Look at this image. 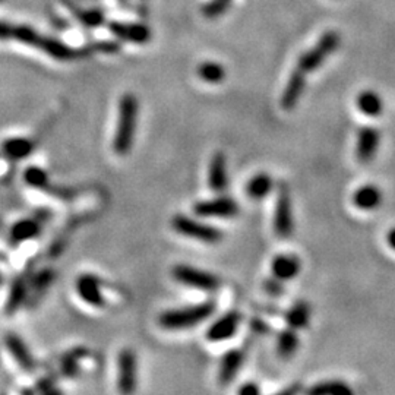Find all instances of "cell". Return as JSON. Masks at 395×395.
I'll return each instance as SVG.
<instances>
[{"instance_id":"6da1fadb","label":"cell","mask_w":395,"mask_h":395,"mask_svg":"<svg viewBox=\"0 0 395 395\" xmlns=\"http://www.w3.org/2000/svg\"><path fill=\"white\" fill-rule=\"evenodd\" d=\"M140 105L132 94H125L119 103L117 129L113 140V149L117 156H126L133 144L136 120H138Z\"/></svg>"},{"instance_id":"7a4b0ae2","label":"cell","mask_w":395,"mask_h":395,"mask_svg":"<svg viewBox=\"0 0 395 395\" xmlns=\"http://www.w3.org/2000/svg\"><path fill=\"white\" fill-rule=\"evenodd\" d=\"M217 305L212 300L200 303V305L186 306L180 309H173L164 312L158 322L160 327L169 331H180V329H189L195 325L204 322L205 319L214 315Z\"/></svg>"},{"instance_id":"3957f363","label":"cell","mask_w":395,"mask_h":395,"mask_svg":"<svg viewBox=\"0 0 395 395\" xmlns=\"http://www.w3.org/2000/svg\"><path fill=\"white\" fill-rule=\"evenodd\" d=\"M338 43H340V38L336 33H328L322 36L313 45V47H311L309 50H306L299 57L295 69L306 78L309 73L315 72L325 62L328 56L338 47Z\"/></svg>"},{"instance_id":"277c9868","label":"cell","mask_w":395,"mask_h":395,"mask_svg":"<svg viewBox=\"0 0 395 395\" xmlns=\"http://www.w3.org/2000/svg\"><path fill=\"white\" fill-rule=\"evenodd\" d=\"M272 227H274L276 236L283 240L290 239L295 234L293 200H292V192L285 184H281L277 192Z\"/></svg>"},{"instance_id":"5b68a950","label":"cell","mask_w":395,"mask_h":395,"mask_svg":"<svg viewBox=\"0 0 395 395\" xmlns=\"http://www.w3.org/2000/svg\"><path fill=\"white\" fill-rule=\"evenodd\" d=\"M173 229L181 234L195 240H201L208 245H216L223 240V232L214 225L192 220L186 216H176L172 221Z\"/></svg>"},{"instance_id":"8992f818","label":"cell","mask_w":395,"mask_h":395,"mask_svg":"<svg viewBox=\"0 0 395 395\" xmlns=\"http://www.w3.org/2000/svg\"><path fill=\"white\" fill-rule=\"evenodd\" d=\"M173 277L180 284H185L202 292H216L220 288L221 281L211 272L196 269L191 265H177L173 269Z\"/></svg>"},{"instance_id":"52a82bcc","label":"cell","mask_w":395,"mask_h":395,"mask_svg":"<svg viewBox=\"0 0 395 395\" xmlns=\"http://www.w3.org/2000/svg\"><path fill=\"white\" fill-rule=\"evenodd\" d=\"M381 147V132L375 126H362L356 135L355 156L359 164H371Z\"/></svg>"},{"instance_id":"ba28073f","label":"cell","mask_w":395,"mask_h":395,"mask_svg":"<svg viewBox=\"0 0 395 395\" xmlns=\"http://www.w3.org/2000/svg\"><path fill=\"white\" fill-rule=\"evenodd\" d=\"M193 212L200 217L230 218L239 214V205L232 198H216V200L201 201L193 207Z\"/></svg>"},{"instance_id":"9c48e42d","label":"cell","mask_w":395,"mask_h":395,"mask_svg":"<svg viewBox=\"0 0 395 395\" xmlns=\"http://www.w3.org/2000/svg\"><path fill=\"white\" fill-rule=\"evenodd\" d=\"M241 319V313L237 311L227 312L208 328L207 340L212 343H221L233 338L239 331Z\"/></svg>"},{"instance_id":"30bf717a","label":"cell","mask_w":395,"mask_h":395,"mask_svg":"<svg viewBox=\"0 0 395 395\" xmlns=\"http://www.w3.org/2000/svg\"><path fill=\"white\" fill-rule=\"evenodd\" d=\"M303 269V262L296 253H278L271 261V276L283 283L293 281Z\"/></svg>"},{"instance_id":"8fae6325","label":"cell","mask_w":395,"mask_h":395,"mask_svg":"<svg viewBox=\"0 0 395 395\" xmlns=\"http://www.w3.org/2000/svg\"><path fill=\"white\" fill-rule=\"evenodd\" d=\"M117 387L124 394H131L136 388V356L131 348H125L119 355L117 362Z\"/></svg>"},{"instance_id":"7c38bea8","label":"cell","mask_w":395,"mask_h":395,"mask_svg":"<svg viewBox=\"0 0 395 395\" xmlns=\"http://www.w3.org/2000/svg\"><path fill=\"white\" fill-rule=\"evenodd\" d=\"M384 202L382 189L375 184H364L355 189L352 195V204L357 211L373 212L379 209Z\"/></svg>"},{"instance_id":"4fadbf2b","label":"cell","mask_w":395,"mask_h":395,"mask_svg":"<svg viewBox=\"0 0 395 395\" xmlns=\"http://www.w3.org/2000/svg\"><path fill=\"white\" fill-rule=\"evenodd\" d=\"M77 292L87 305L93 308L104 306V296L97 277L91 274H82L77 280Z\"/></svg>"},{"instance_id":"5bb4252c","label":"cell","mask_w":395,"mask_h":395,"mask_svg":"<svg viewBox=\"0 0 395 395\" xmlns=\"http://www.w3.org/2000/svg\"><path fill=\"white\" fill-rule=\"evenodd\" d=\"M287 327L296 331L308 329L312 321V308L306 300H297L284 313Z\"/></svg>"},{"instance_id":"9a60e30c","label":"cell","mask_w":395,"mask_h":395,"mask_svg":"<svg viewBox=\"0 0 395 395\" xmlns=\"http://www.w3.org/2000/svg\"><path fill=\"white\" fill-rule=\"evenodd\" d=\"M356 109L360 114L369 119H378L382 114L385 105L382 97L373 89H364L356 97Z\"/></svg>"},{"instance_id":"2e32d148","label":"cell","mask_w":395,"mask_h":395,"mask_svg":"<svg viewBox=\"0 0 395 395\" xmlns=\"http://www.w3.org/2000/svg\"><path fill=\"white\" fill-rule=\"evenodd\" d=\"M227 160L223 153H216L209 161V170H208V184L211 191L214 192H224L227 188Z\"/></svg>"},{"instance_id":"e0dca14e","label":"cell","mask_w":395,"mask_h":395,"mask_svg":"<svg viewBox=\"0 0 395 395\" xmlns=\"http://www.w3.org/2000/svg\"><path fill=\"white\" fill-rule=\"evenodd\" d=\"M274 186L276 181L271 174L258 173L249 179L246 185V195L251 201H264L274 191Z\"/></svg>"},{"instance_id":"ac0fdd59","label":"cell","mask_w":395,"mask_h":395,"mask_svg":"<svg viewBox=\"0 0 395 395\" xmlns=\"http://www.w3.org/2000/svg\"><path fill=\"white\" fill-rule=\"evenodd\" d=\"M241 364H243V353L240 350L227 352L221 359L220 371H218L220 385L225 387L233 382L241 368Z\"/></svg>"},{"instance_id":"d6986e66","label":"cell","mask_w":395,"mask_h":395,"mask_svg":"<svg viewBox=\"0 0 395 395\" xmlns=\"http://www.w3.org/2000/svg\"><path fill=\"white\" fill-rule=\"evenodd\" d=\"M5 344L8 352L12 355V357L15 359L21 368H24L25 371H31L34 368V359L29 353L28 347L25 345V343L15 334H8L5 338Z\"/></svg>"},{"instance_id":"ffe728a7","label":"cell","mask_w":395,"mask_h":395,"mask_svg":"<svg viewBox=\"0 0 395 395\" xmlns=\"http://www.w3.org/2000/svg\"><path fill=\"white\" fill-rule=\"evenodd\" d=\"M110 29L116 37L132 43H147L151 38L149 29L141 24L113 22L110 25Z\"/></svg>"},{"instance_id":"44dd1931","label":"cell","mask_w":395,"mask_h":395,"mask_svg":"<svg viewBox=\"0 0 395 395\" xmlns=\"http://www.w3.org/2000/svg\"><path fill=\"white\" fill-rule=\"evenodd\" d=\"M277 355L284 359L288 360L292 359L300 348V337L296 329L287 327L284 329H281L277 336Z\"/></svg>"},{"instance_id":"7402d4cb","label":"cell","mask_w":395,"mask_h":395,"mask_svg":"<svg viewBox=\"0 0 395 395\" xmlns=\"http://www.w3.org/2000/svg\"><path fill=\"white\" fill-rule=\"evenodd\" d=\"M306 392L309 395H352L353 389L341 379H327L312 385Z\"/></svg>"},{"instance_id":"603a6c76","label":"cell","mask_w":395,"mask_h":395,"mask_svg":"<svg viewBox=\"0 0 395 395\" xmlns=\"http://www.w3.org/2000/svg\"><path fill=\"white\" fill-rule=\"evenodd\" d=\"M40 234V224L36 220L25 218L15 223L10 229V240L13 243H22L36 239Z\"/></svg>"},{"instance_id":"cb8c5ba5","label":"cell","mask_w":395,"mask_h":395,"mask_svg":"<svg viewBox=\"0 0 395 395\" xmlns=\"http://www.w3.org/2000/svg\"><path fill=\"white\" fill-rule=\"evenodd\" d=\"M37 49L45 52L49 56L57 60H70L73 57H77V53H75L70 47H68V45L49 37H40Z\"/></svg>"},{"instance_id":"d4e9b609","label":"cell","mask_w":395,"mask_h":395,"mask_svg":"<svg viewBox=\"0 0 395 395\" xmlns=\"http://www.w3.org/2000/svg\"><path fill=\"white\" fill-rule=\"evenodd\" d=\"M3 153L12 160L27 158L34 151V144L27 138H10L2 144Z\"/></svg>"},{"instance_id":"484cf974","label":"cell","mask_w":395,"mask_h":395,"mask_svg":"<svg viewBox=\"0 0 395 395\" xmlns=\"http://www.w3.org/2000/svg\"><path fill=\"white\" fill-rule=\"evenodd\" d=\"M198 75L204 82L221 84L225 78V69L217 62H204L198 68Z\"/></svg>"},{"instance_id":"4316f807","label":"cell","mask_w":395,"mask_h":395,"mask_svg":"<svg viewBox=\"0 0 395 395\" xmlns=\"http://www.w3.org/2000/svg\"><path fill=\"white\" fill-rule=\"evenodd\" d=\"M25 293H27V288L24 285V283L21 280L15 281L12 285V290L10 295L8 297V303H6V313L8 315H13L20 309V306L22 305V301L25 299Z\"/></svg>"},{"instance_id":"83f0119b","label":"cell","mask_w":395,"mask_h":395,"mask_svg":"<svg viewBox=\"0 0 395 395\" xmlns=\"http://www.w3.org/2000/svg\"><path fill=\"white\" fill-rule=\"evenodd\" d=\"M24 180L31 188H37V189H44L49 186V176L40 167H28L24 173Z\"/></svg>"},{"instance_id":"f1b7e54d","label":"cell","mask_w":395,"mask_h":395,"mask_svg":"<svg viewBox=\"0 0 395 395\" xmlns=\"http://www.w3.org/2000/svg\"><path fill=\"white\" fill-rule=\"evenodd\" d=\"M12 38H17L18 41H21L24 44L34 45V47H37V44L40 41V36L34 31L33 28H29L27 25L13 27V37Z\"/></svg>"},{"instance_id":"f546056e","label":"cell","mask_w":395,"mask_h":395,"mask_svg":"<svg viewBox=\"0 0 395 395\" xmlns=\"http://www.w3.org/2000/svg\"><path fill=\"white\" fill-rule=\"evenodd\" d=\"M264 288H265V292L272 296V297H280L284 295V290H285V287H284V283L276 277H271V278H267L265 283H264Z\"/></svg>"},{"instance_id":"4dcf8cb0","label":"cell","mask_w":395,"mask_h":395,"mask_svg":"<svg viewBox=\"0 0 395 395\" xmlns=\"http://www.w3.org/2000/svg\"><path fill=\"white\" fill-rule=\"evenodd\" d=\"M78 18H81V22L88 25V27H96L98 24L103 22V17L101 13L97 10H85V12H80Z\"/></svg>"},{"instance_id":"1f68e13d","label":"cell","mask_w":395,"mask_h":395,"mask_svg":"<svg viewBox=\"0 0 395 395\" xmlns=\"http://www.w3.org/2000/svg\"><path fill=\"white\" fill-rule=\"evenodd\" d=\"M227 0H214V2H211L208 3L205 8H204V12L205 15H208V17H218L220 13H223L227 8Z\"/></svg>"},{"instance_id":"d6a6232c","label":"cell","mask_w":395,"mask_h":395,"mask_svg":"<svg viewBox=\"0 0 395 395\" xmlns=\"http://www.w3.org/2000/svg\"><path fill=\"white\" fill-rule=\"evenodd\" d=\"M239 394L240 395H260L261 388L258 387V384H255V382H248V384H245V385L239 388Z\"/></svg>"},{"instance_id":"836d02e7","label":"cell","mask_w":395,"mask_h":395,"mask_svg":"<svg viewBox=\"0 0 395 395\" xmlns=\"http://www.w3.org/2000/svg\"><path fill=\"white\" fill-rule=\"evenodd\" d=\"M12 37H13V27L6 22H0V40H6Z\"/></svg>"},{"instance_id":"e575fe53","label":"cell","mask_w":395,"mask_h":395,"mask_svg":"<svg viewBox=\"0 0 395 395\" xmlns=\"http://www.w3.org/2000/svg\"><path fill=\"white\" fill-rule=\"evenodd\" d=\"M385 240H387L388 248H389L392 252H395V225L391 227V229L388 230V233H387V236H385Z\"/></svg>"},{"instance_id":"d590c367","label":"cell","mask_w":395,"mask_h":395,"mask_svg":"<svg viewBox=\"0 0 395 395\" xmlns=\"http://www.w3.org/2000/svg\"><path fill=\"white\" fill-rule=\"evenodd\" d=\"M227 2H229V0H227Z\"/></svg>"}]
</instances>
